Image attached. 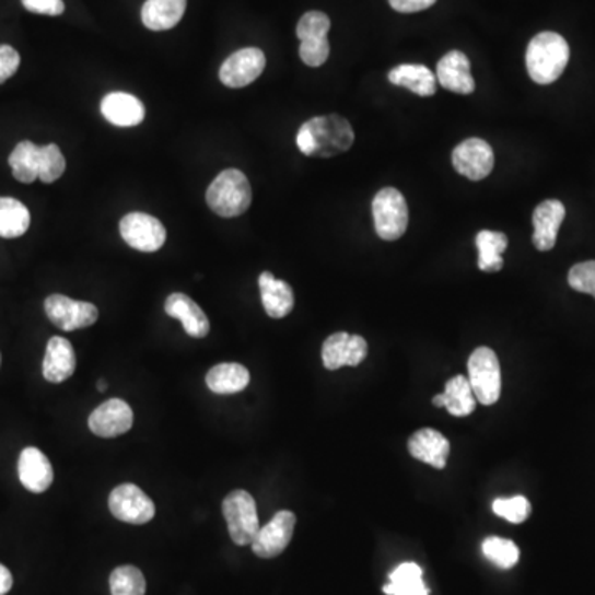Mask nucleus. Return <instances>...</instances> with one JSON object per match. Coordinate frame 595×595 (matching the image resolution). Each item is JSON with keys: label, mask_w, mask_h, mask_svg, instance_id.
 <instances>
[{"label": "nucleus", "mask_w": 595, "mask_h": 595, "mask_svg": "<svg viewBox=\"0 0 595 595\" xmlns=\"http://www.w3.org/2000/svg\"><path fill=\"white\" fill-rule=\"evenodd\" d=\"M354 144V131L348 119L338 115L316 116L300 128L296 145L305 156L335 158Z\"/></svg>", "instance_id": "obj_1"}, {"label": "nucleus", "mask_w": 595, "mask_h": 595, "mask_svg": "<svg viewBox=\"0 0 595 595\" xmlns=\"http://www.w3.org/2000/svg\"><path fill=\"white\" fill-rule=\"evenodd\" d=\"M9 164L15 179L22 184H32L40 179L44 184H51L63 176L67 161L57 144L37 145L31 141H22L15 145Z\"/></svg>", "instance_id": "obj_2"}, {"label": "nucleus", "mask_w": 595, "mask_h": 595, "mask_svg": "<svg viewBox=\"0 0 595 595\" xmlns=\"http://www.w3.org/2000/svg\"><path fill=\"white\" fill-rule=\"evenodd\" d=\"M568 42L555 32H542L529 42L526 50V68L533 82L539 85L555 83L569 63Z\"/></svg>", "instance_id": "obj_3"}, {"label": "nucleus", "mask_w": 595, "mask_h": 595, "mask_svg": "<svg viewBox=\"0 0 595 595\" xmlns=\"http://www.w3.org/2000/svg\"><path fill=\"white\" fill-rule=\"evenodd\" d=\"M206 200L217 215L225 219L242 215L252 206L250 183L242 171H222L207 189Z\"/></svg>", "instance_id": "obj_4"}, {"label": "nucleus", "mask_w": 595, "mask_h": 595, "mask_svg": "<svg viewBox=\"0 0 595 595\" xmlns=\"http://www.w3.org/2000/svg\"><path fill=\"white\" fill-rule=\"evenodd\" d=\"M223 517L228 521L229 535L237 546H252L260 532L257 503L245 490H234L222 503Z\"/></svg>", "instance_id": "obj_5"}, {"label": "nucleus", "mask_w": 595, "mask_h": 595, "mask_svg": "<svg viewBox=\"0 0 595 595\" xmlns=\"http://www.w3.org/2000/svg\"><path fill=\"white\" fill-rule=\"evenodd\" d=\"M372 215L377 235L383 241H399L407 231L409 207L399 190L386 187L380 190L372 202Z\"/></svg>", "instance_id": "obj_6"}, {"label": "nucleus", "mask_w": 595, "mask_h": 595, "mask_svg": "<svg viewBox=\"0 0 595 595\" xmlns=\"http://www.w3.org/2000/svg\"><path fill=\"white\" fill-rule=\"evenodd\" d=\"M468 381L478 402L493 406L501 394L500 361L493 349L478 348L468 359Z\"/></svg>", "instance_id": "obj_7"}, {"label": "nucleus", "mask_w": 595, "mask_h": 595, "mask_svg": "<svg viewBox=\"0 0 595 595\" xmlns=\"http://www.w3.org/2000/svg\"><path fill=\"white\" fill-rule=\"evenodd\" d=\"M122 241L138 252L153 254L166 244V229L156 217L144 212H131L119 222Z\"/></svg>", "instance_id": "obj_8"}, {"label": "nucleus", "mask_w": 595, "mask_h": 595, "mask_svg": "<svg viewBox=\"0 0 595 595\" xmlns=\"http://www.w3.org/2000/svg\"><path fill=\"white\" fill-rule=\"evenodd\" d=\"M108 506L116 520L129 525H145L156 514L153 500L131 483L116 487L109 494Z\"/></svg>", "instance_id": "obj_9"}, {"label": "nucleus", "mask_w": 595, "mask_h": 595, "mask_svg": "<svg viewBox=\"0 0 595 595\" xmlns=\"http://www.w3.org/2000/svg\"><path fill=\"white\" fill-rule=\"evenodd\" d=\"M45 313L57 328L77 331L98 322V308L93 303L77 302L65 294H50L45 300Z\"/></svg>", "instance_id": "obj_10"}, {"label": "nucleus", "mask_w": 595, "mask_h": 595, "mask_svg": "<svg viewBox=\"0 0 595 595\" xmlns=\"http://www.w3.org/2000/svg\"><path fill=\"white\" fill-rule=\"evenodd\" d=\"M267 58L260 48H242L220 67L219 79L229 89H244L264 73Z\"/></svg>", "instance_id": "obj_11"}, {"label": "nucleus", "mask_w": 595, "mask_h": 595, "mask_svg": "<svg viewBox=\"0 0 595 595\" xmlns=\"http://www.w3.org/2000/svg\"><path fill=\"white\" fill-rule=\"evenodd\" d=\"M452 163L458 174L470 180H481L490 176L494 166V154L491 145L483 139L471 138L460 142L454 149Z\"/></svg>", "instance_id": "obj_12"}, {"label": "nucleus", "mask_w": 595, "mask_h": 595, "mask_svg": "<svg viewBox=\"0 0 595 595\" xmlns=\"http://www.w3.org/2000/svg\"><path fill=\"white\" fill-rule=\"evenodd\" d=\"M296 516L291 511H278L270 523L260 528L252 542L255 555L261 559H273L280 556L293 538Z\"/></svg>", "instance_id": "obj_13"}, {"label": "nucleus", "mask_w": 595, "mask_h": 595, "mask_svg": "<svg viewBox=\"0 0 595 595\" xmlns=\"http://www.w3.org/2000/svg\"><path fill=\"white\" fill-rule=\"evenodd\" d=\"M323 364L328 371H338L345 365L361 364L368 355V342L362 336L335 332L323 345Z\"/></svg>", "instance_id": "obj_14"}, {"label": "nucleus", "mask_w": 595, "mask_h": 595, "mask_svg": "<svg viewBox=\"0 0 595 595\" xmlns=\"http://www.w3.org/2000/svg\"><path fill=\"white\" fill-rule=\"evenodd\" d=\"M135 413L128 402L121 399L106 400L93 410L89 427L95 435L115 439L131 430Z\"/></svg>", "instance_id": "obj_15"}, {"label": "nucleus", "mask_w": 595, "mask_h": 595, "mask_svg": "<svg viewBox=\"0 0 595 595\" xmlns=\"http://www.w3.org/2000/svg\"><path fill=\"white\" fill-rule=\"evenodd\" d=\"M436 80L443 89L458 95H470L475 92L470 60L464 51L452 50L443 55L442 60L436 65Z\"/></svg>", "instance_id": "obj_16"}, {"label": "nucleus", "mask_w": 595, "mask_h": 595, "mask_svg": "<svg viewBox=\"0 0 595 595\" xmlns=\"http://www.w3.org/2000/svg\"><path fill=\"white\" fill-rule=\"evenodd\" d=\"M565 217V207L561 200L549 199L539 203L533 213V244L539 252H549L555 248L558 232Z\"/></svg>", "instance_id": "obj_17"}, {"label": "nucleus", "mask_w": 595, "mask_h": 595, "mask_svg": "<svg viewBox=\"0 0 595 595\" xmlns=\"http://www.w3.org/2000/svg\"><path fill=\"white\" fill-rule=\"evenodd\" d=\"M19 478L25 490L44 493L54 483V468L44 452L35 446L24 448L19 458Z\"/></svg>", "instance_id": "obj_18"}, {"label": "nucleus", "mask_w": 595, "mask_h": 595, "mask_svg": "<svg viewBox=\"0 0 595 595\" xmlns=\"http://www.w3.org/2000/svg\"><path fill=\"white\" fill-rule=\"evenodd\" d=\"M167 316L179 319L183 323L184 331L190 338H206L210 332V323L203 310L194 302L192 298L184 293H173L167 296L164 305Z\"/></svg>", "instance_id": "obj_19"}, {"label": "nucleus", "mask_w": 595, "mask_h": 595, "mask_svg": "<svg viewBox=\"0 0 595 595\" xmlns=\"http://www.w3.org/2000/svg\"><path fill=\"white\" fill-rule=\"evenodd\" d=\"M409 452L416 460L423 462L436 470H443L446 467V458L451 455V442L436 430L422 429L410 436Z\"/></svg>", "instance_id": "obj_20"}, {"label": "nucleus", "mask_w": 595, "mask_h": 595, "mask_svg": "<svg viewBox=\"0 0 595 595\" xmlns=\"http://www.w3.org/2000/svg\"><path fill=\"white\" fill-rule=\"evenodd\" d=\"M77 369V355L73 346L61 336H54L48 341L44 358V377L51 384L65 383L73 376Z\"/></svg>", "instance_id": "obj_21"}, {"label": "nucleus", "mask_w": 595, "mask_h": 595, "mask_svg": "<svg viewBox=\"0 0 595 595\" xmlns=\"http://www.w3.org/2000/svg\"><path fill=\"white\" fill-rule=\"evenodd\" d=\"M102 115L119 128H132L144 121L145 108L141 100L125 92H113L103 98Z\"/></svg>", "instance_id": "obj_22"}, {"label": "nucleus", "mask_w": 595, "mask_h": 595, "mask_svg": "<svg viewBox=\"0 0 595 595\" xmlns=\"http://www.w3.org/2000/svg\"><path fill=\"white\" fill-rule=\"evenodd\" d=\"M260 284L261 303L270 318L281 319L293 312V288L287 281L278 280L270 271H264L258 278Z\"/></svg>", "instance_id": "obj_23"}, {"label": "nucleus", "mask_w": 595, "mask_h": 595, "mask_svg": "<svg viewBox=\"0 0 595 595\" xmlns=\"http://www.w3.org/2000/svg\"><path fill=\"white\" fill-rule=\"evenodd\" d=\"M187 0H145L141 19L149 31H171L186 14Z\"/></svg>", "instance_id": "obj_24"}, {"label": "nucleus", "mask_w": 595, "mask_h": 595, "mask_svg": "<svg viewBox=\"0 0 595 595\" xmlns=\"http://www.w3.org/2000/svg\"><path fill=\"white\" fill-rule=\"evenodd\" d=\"M207 387L213 394L229 396V394L242 393L250 384V372L238 362H223L213 365L206 376Z\"/></svg>", "instance_id": "obj_25"}, {"label": "nucleus", "mask_w": 595, "mask_h": 595, "mask_svg": "<svg viewBox=\"0 0 595 595\" xmlns=\"http://www.w3.org/2000/svg\"><path fill=\"white\" fill-rule=\"evenodd\" d=\"M433 406L445 407L454 417H467L477 407V397L471 389L470 381L465 376H455L445 386V393L433 397Z\"/></svg>", "instance_id": "obj_26"}, {"label": "nucleus", "mask_w": 595, "mask_h": 595, "mask_svg": "<svg viewBox=\"0 0 595 595\" xmlns=\"http://www.w3.org/2000/svg\"><path fill=\"white\" fill-rule=\"evenodd\" d=\"M389 82L423 98L436 92V77L425 65H399L389 71Z\"/></svg>", "instance_id": "obj_27"}, {"label": "nucleus", "mask_w": 595, "mask_h": 595, "mask_svg": "<svg viewBox=\"0 0 595 595\" xmlns=\"http://www.w3.org/2000/svg\"><path fill=\"white\" fill-rule=\"evenodd\" d=\"M423 571L416 562H404L389 574V584L384 585L387 595H430L422 579Z\"/></svg>", "instance_id": "obj_28"}, {"label": "nucleus", "mask_w": 595, "mask_h": 595, "mask_svg": "<svg viewBox=\"0 0 595 595\" xmlns=\"http://www.w3.org/2000/svg\"><path fill=\"white\" fill-rule=\"evenodd\" d=\"M31 228V212L14 197H0V237H22Z\"/></svg>", "instance_id": "obj_29"}, {"label": "nucleus", "mask_w": 595, "mask_h": 595, "mask_svg": "<svg viewBox=\"0 0 595 595\" xmlns=\"http://www.w3.org/2000/svg\"><path fill=\"white\" fill-rule=\"evenodd\" d=\"M478 248V268L494 273L503 268V252L508 247V237L501 232L481 231L475 238Z\"/></svg>", "instance_id": "obj_30"}, {"label": "nucleus", "mask_w": 595, "mask_h": 595, "mask_svg": "<svg viewBox=\"0 0 595 595\" xmlns=\"http://www.w3.org/2000/svg\"><path fill=\"white\" fill-rule=\"evenodd\" d=\"M112 595H144V574L135 565H119L109 575Z\"/></svg>", "instance_id": "obj_31"}, {"label": "nucleus", "mask_w": 595, "mask_h": 595, "mask_svg": "<svg viewBox=\"0 0 595 595\" xmlns=\"http://www.w3.org/2000/svg\"><path fill=\"white\" fill-rule=\"evenodd\" d=\"M481 549H483L485 558L500 569L514 568L520 561V549L510 539L491 536V538L485 539Z\"/></svg>", "instance_id": "obj_32"}, {"label": "nucleus", "mask_w": 595, "mask_h": 595, "mask_svg": "<svg viewBox=\"0 0 595 595\" xmlns=\"http://www.w3.org/2000/svg\"><path fill=\"white\" fill-rule=\"evenodd\" d=\"M493 511L513 525H520L532 514V504L525 497L498 498L493 501Z\"/></svg>", "instance_id": "obj_33"}, {"label": "nucleus", "mask_w": 595, "mask_h": 595, "mask_svg": "<svg viewBox=\"0 0 595 595\" xmlns=\"http://www.w3.org/2000/svg\"><path fill=\"white\" fill-rule=\"evenodd\" d=\"M331 28V21L323 12H306L298 22L296 35L300 40H316V38H328Z\"/></svg>", "instance_id": "obj_34"}, {"label": "nucleus", "mask_w": 595, "mask_h": 595, "mask_svg": "<svg viewBox=\"0 0 595 595\" xmlns=\"http://www.w3.org/2000/svg\"><path fill=\"white\" fill-rule=\"evenodd\" d=\"M569 284L579 293L592 294L595 298V261H582L569 271Z\"/></svg>", "instance_id": "obj_35"}, {"label": "nucleus", "mask_w": 595, "mask_h": 595, "mask_svg": "<svg viewBox=\"0 0 595 595\" xmlns=\"http://www.w3.org/2000/svg\"><path fill=\"white\" fill-rule=\"evenodd\" d=\"M329 51H331V47H329L328 38L305 40L300 45V58H302L303 63L313 68L325 65L329 58Z\"/></svg>", "instance_id": "obj_36"}, {"label": "nucleus", "mask_w": 595, "mask_h": 595, "mask_svg": "<svg viewBox=\"0 0 595 595\" xmlns=\"http://www.w3.org/2000/svg\"><path fill=\"white\" fill-rule=\"evenodd\" d=\"M21 67V55L11 45H0V85L12 79Z\"/></svg>", "instance_id": "obj_37"}, {"label": "nucleus", "mask_w": 595, "mask_h": 595, "mask_svg": "<svg viewBox=\"0 0 595 595\" xmlns=\"http://www.w3.org/2000/svg\"><path fill=\"white\" fill-rule=\"evenodd\" d=\"M22 5L32 14L57 18L65 12L63 0H22Z\"/></svg>", "instance_id": "obj_38"}, {"label": "nucleus", "mask_w": 595, "mask_h": 595, "mask_svg": "<svg viewBox=\"0 0 595 595\" xmlns=\"http://www.w3.org/2000/svg\"><path fill=\"white\" fill-rule=\"evenodd\" d=\"M436 0H389L390 8L402 14H413V12L425 11L432 8Z\"/></svg>", "instance_id": "obj_39"}, {"label": "nucleus", "mask_w": 595, "mask_h": 595, "mask_svg": "<svg viewBox=\"0 0 595 595\" xmlns=\"http://www.w3.org/2000/svg\"><path fill=\"white\" fill-rule=\"evenodd\" d=\"M12 585H14L12 572L5 565L0 564V595L9 594Z\"/></svg>", "instance_id": "obj_40"}, {"label": "nucleus", "mask_w": 595, "mask_h": 595, "mask_svg": "<svg viewBox=\"0 0 595 595\" xmlns=\"http://www.w3.org/2000/svg\"><path fill=\"white\" fill-rule=\"evenodd\" d=\"M106 389H108V384H106V381H98L100 393H105Z\"/></svg>", "instance_id": "obj_41"}]
</instances>
